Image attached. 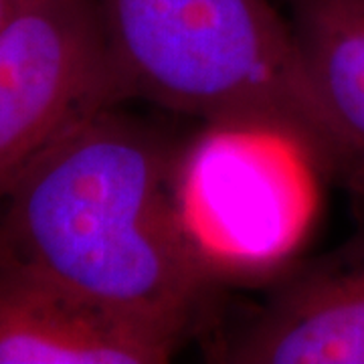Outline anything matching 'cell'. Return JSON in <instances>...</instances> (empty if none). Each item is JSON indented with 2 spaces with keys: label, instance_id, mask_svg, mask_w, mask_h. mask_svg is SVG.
Masks as SVG:
<instances>
[{
  "label": "cell",
  "instance_id": "cell-1",
  "mask_svg": "<svg viewBox=\"0 0 364 364\" xmlns=\"http://www.w3.org/2000/svg\"><path fill=\"white\" fill-rule=\"evenodd\" d=\"M178 160L112 107L95 112L4 196L0 259L186 332L215 272L182 217Z\"/></svg>",
  "mask_w": 364,
  "mask_h": 364
},
{
  "label": "cell",
  "instance_id": "cell-2",
  "mask_svg": "<svg viewBox=\"0 0 364 364\" xmlns=\"http://www.w3.org/2000/svg\"><path fill=\"white\" fill-rule=\"evenodd\" d=\"M124 97L289 136L364 196V170L272 0H100Z\"/></svg>",
  "mask_w": 364,
  "mask_h": 364
},
{
  "label": "cell",
  "instance_id": "cell-3",
  "mask_svg": "<svg viewBox=\"0 0 364 364\" xmlns=\"http://www.w3.org/2000/svg\"><path fill=\"white\" fill-rule=\"evenodd\" d=\"M318 170L282 132L208 124L178 160L182 217L208 267L251 275L286 259L312 223Z\"/></svg>",
  "mask_w": 364,
  "mask_h": 364
},
{
  "label": "cell",
  "instance_id": "cell-4",
  "mask_svg": "<svg viewBox=\"0 0 364 364\" xmlns=\"http://www.w3.org/2000/svg\"><path fill=\"white\" fill-rule=\"evenodd\" d=\"M117 100L100 0H16L0 26V200L53 142Z\"/></svg>",
  "mask_w": 364,
  "mask_h": 364
},
{
  "label": "cell",
  "instance_id": "cell-5",
  "mask_svg": "<svg viewBox=\"0 0 364 364\" xmlns=\"http://www.w3.org/2000/svg\"><path fill=\"white\" fill-rule=\"evenodd\" d=\"M182 338L0 259V364L168 363Z\"/></svg>",
  "mask_w": 364,
  "mask_h": 364
},
{
  "label": "cell",
  "instance_id": "cell-6",
  "mask_svg": "<svg viewBox=\"0 0 364 364\" xmlns=\"http://www.w3.org/2000/svg\"><path fill=\"white\" fill-rule=\"evenodd\" d=\"M215 360L364 364V231L279 287Z\"/></svg>",
  "mask_w": 364,
  "mask_h": 364
},
{
  "label": "cell",
  "instance_id": "cell-7",
  "mask_svg": "<svg viewBox=\"0 0 364 364\" xmlns=\"http://www.w3.org/2000/svg\"><path fill=\"white\" fill-rule=\"evenodd\" d=\"M306 71L364 170V0H291Z\"/></svg>",
  "mask_w": 364,
  "mask_h": 364
},
{
  "label": "cell",
  "instance_id": "cell-8",
  "mask_svg": "<svg viewBox=\"0 0 364 364\" xmlns=\"http://www.w3.org/2000/svg\"><path fill=\"white\" fill-rule=\"evenodd\" d=\"M14 2H16V0H0V26L4 25L6 16H9L11 11H13Z\"/></svg>",
  "mask_w": 364,
  "mask_h": 364
}]
</instances>
